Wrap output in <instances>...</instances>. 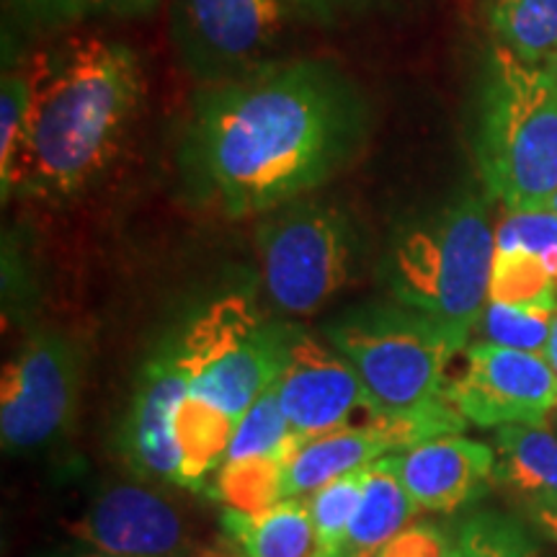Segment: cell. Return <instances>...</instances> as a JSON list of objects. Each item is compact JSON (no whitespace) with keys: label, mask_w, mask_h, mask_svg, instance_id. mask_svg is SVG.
Wrapping results in <instances>:
<instances>
[{"label":"cell","mask_w":557,"mask_h":557,"mask_svg":"<svg viewBox=\"0 0 557 557\" xmlns=\"http://www.w3.org/2000/svg\"><path fill=\"white\" fill-rule=\"evenodd\" d=\"M364 127V103L336 67L269 65L197 96L184 165L230 218L274 212L344 169Z\"/></svg>","instance_id":"6da1fadb"},{"label":"cell","mask_w":557,"mask_h":557,"mask_svg":"<svg viewBox=\"0 0 557 557\" xmlns=\"http://www.w3.org/2000/svg\"><path fill=\"white\" fill-rule=\"evenodd\" d=\"M29 107L9 176L11 194L62 199L86 189L120 150L145 99L143 62L127 45L94 34L70 37L26 65Z\"/></svg>","instance_id":"7a4b0ae2"},{"label":"cell","mask_w":557,"mask_h":557,"mask_svg":"<svg viewBox=\"0 0 557 557\" xmlns=\"http://www.w3.org/2000/svg\"><path fill=\"white\" fill-rule=\"evenodd\" d=\"M493 256L496 233L485 201L465 194L398 227L385 256V282L395 302L426 312L468 344L491 299Z\"/></svg>","instance_id":"3957f363"},{"label":"cell","mask_w":557,"mask_h":557,"mask_svg":"<svg viewBox=\"0 0 557 557\" xmlns=\"http://www.w3.org/2000/svg\"><path fill=\"white\" fill-rule=\"evenodd\" d=\"M478 165L487 191L508 212H540L557 191V83L493 47L480 94Z\"/></svg>","instance_id":"277c9868"},{"label":"cell","mask_w":557,"mask_h":557,"mask_svg":"<svg viewBox=\"0 0 557 557\" xmlns=\"http://www.w3.org/2000/svg\"><path fill=\"white\" fill-rule=\"evenodd\" d=\"M387 416H416L447 403V369L465 341L426 312L400 302H367L323 325Z\"/></svg>","instance_id":"5b68a950"},{"label":"cell","mask_w":557,"mask_h":557,"mask_svg":"<svg viewBox=\"0 0 557 557\" xmlns=\"http://www.w3.org/2000/svg\"><path fill=\"white\" fill-rule=\"evenodd\" d=\"M297 325L276 323L248 292H230L201 308L176 336L189 395L240 416L282 377Z\"/></svg>","instance_id":"8992f818"},{"label":"cell","mask_w":557,"mask_h":557,"mask_svg":"<svg viewBox=\"0 0 557 557\" xmlns=\"http://www.w3.org/2000/svg\"><path fill=\"white\" fill-rule=\"evenodd\" d=\"M256 240L263 289L282 312L310 315L357 276L359 235L338 207L320 201L278 207Z\"/></svg>","instance_id":"52a82bcc"},{"label":"cell","mask_w":557,"mask_h":557,"mask_svg":"<svg viewBox=\"0 0 557 557\" xmlns=\"http://www.w3.org/2000/svg\"><path fill=\"white\" fill-rule=\"evenodd\" d=\"M81 389V351L54 331L26 338L3 367L0 438L5 455H34L70 429Z\"/></svg>","instance_id":"ba28073f"},{"label":"cell","mask_w":557,"mask_h":557,"mask_svg":"<svg viewBox=\"0 0 557 557\" xmlns=\"http://www.w3.org/2000/svg\"><path fill=\"white\" fill-rule=\"evenodd\" d=\"M451 408L475 426H542L557 408V372L542 354L498 344L465 348V369L444 389Z\"/></svg>","instance_id":"9c48e42d"},{"label":"cell","mask_w":557,"mask_h":557,"mask_svg":"<svg viewBox=\"0 0 557 557\" xmlns=\"http://www.w3.org/2000/svg\"><path fill=\"white\" fill-rule=\"evenodd\" d=\"M276 385L292 434L299 438L372 426L385 416L351 361L302 329L292 336L287 364Z\"/></svg>","instance_id":"30bf717a"},{"label":"cell","mask_w":557,"mask_h":557,"mask_svg":"<svg viewBox=\"0 0 557 557\" xmlns=\"http://www.w3.org/2000/svg\"><path fill=\"white\" fill-rule=\"evenodd\" d=\"M70 532L96 553L120 557H181L189 534L169 500L143 485H109L83 508Z\"/></svg>","instance_id":"8fae6325"},{"label":"cell","mask_w":557,"mask_h":557,"mask_svg":"<svg viewBox=\"0 0 557 557\" xmlns=\"http://www.w3.org/2000/svg\"><path fill=\"white\" fill-rule=\"evenodd\" d=\"M186 393L189 377L173 338L139 372L122 426V455L139 475L181 485V459L173 426Z\"/></svg>","instance_id":"7c38bea8"},{"label":"cell","mask_w":557,"mask_h":557,"mask_svg":"<svg viewBox=\"0 0 557 557\" xmlns=\"http://www.w3.org/2000/svg\"><path fill=\"white\" fill-rule=\"evenodd\" d=\"M282 18L278 0H178L181 50L201 73H230L271 47Z\"/></svg>","instance_id":"4fadbf2b"},{"label":"cell","mask_w":557,"mask_h":557,"mask_svg":"<svg viewBox=\"0 0 557 557\" xmlns=\"http://www.w3.org/2000/svg\"><path fill=\"white\" fill-rule=\"evenodd\" d=\"M398 465L418 511H459L483 498L496 480V451L457 434L400 451Z\"/></svg>","instance_id":"5bb4252c"},{"label":"cell","mask_w":557,"mask_h":557,"mask_svg":"<svg viewBox=\"0 0 557 557\" xmlns=\"http://www.w3.org/2000/svg\"><path fill=\"white\" fill-rule=\"evenodd\" d=\"M400 451L389 429L387 413L372 426L338 429L331 434L305 438L287 470V498H305L331 480L367 468L380 457Z\"/></svg>","instance_id":"9a60e30c"},{"label":"cell","mask_w":557,"mask_h":557,"mask_svg":"<svg viewBox=\"0 0 557 557\" xmlns=\"http://www.w3.org/2000/svg\"><path fill=\"white\" fill-rule=\"evenodd\" d=\"M418 506L400 478L398 455H385L367 468L359 508L348 524L336 557H377L413 519Z\"/></svg>","instance_id":"2e32d148"},{"label":"cell","mask_w":557,"mask_h":557,"mask_svg":"<svg viewBox=\"0 0 557 557\" xmlns=\"http://www.w3.org/2000/svg\"><path fill=\"white\" fill-rule=\"evenodd\" d=\"M220 524L240 557H318V534L305 498H287L259 513L222 508Z\"/></svg>","instance_id":"e0dca14e"},{"label":"cell","mask_w":557,"mask_h":557,"mask_svg":"<svg viewBox=\"0 0 557 557\" xmlns=\"http://www.w3.org/2000/svg\"><path fill=\"white\" fill-rule=\"evenodd\" d=\"M302 442L305 438L289 434L284 447L274 455L222 462L220 470L212 475V485L207 487V493H212V498L220 500L225 508L246 513H259L282 504V500H287L289 462L295 459Z\"/></svg>","instance_id":"ac0fdd59"},{"label":"cell","mask_w":557,"mask_h":557,"mask_svg":"<svg viewBox=\"0 0 557 557\" xmlns=\"http://www.w3.org/2000/svg\"><path fill=\"white\" fill-rule=\"evenodd\" d=\"M176 449L181 459V487L207 491V480L225 462L235 421L186 393L176 410Z\"/></svg>","instance_id":"d6986e66"},{"label":"cell","mask_w":557,"mask_h":557,"mask_svg":"<svg viewBox=\"0 0 557 557\" xmlns=\"http://www.w3.org/2000/svg\"><path fill=\"white\" fill-rule=\"evenodd\" d=\"M496 480L524 498H557V438L537 426H500Z\"/></svg>","instance_id":"ffe728a7"},{"label":"cell","mask_w":557,"mask_h":557,"mask_svg":"<svg viewBox=\"0 0 557 557\" xmlns=\"http://www.w3.org/2000/svg\"><path fill=\"white\" fill-rule=\"evenodd\" d=\"M485 16L498 45L529 65L557 52V0H485Z\"/></svg>","instance_id":"44dd1931"},{"label":"cell","mask_w":557,"mask_h":557,"mask_svg":"<svg viewBox=\"0 0 557 557\" xmlns=\"http://www.w3.org/2000/svg\"><path fill=\"white\" fill-rule=\"evenodd\" d=\"M557 315V299L532 305H498L491 302L483 312V331L491 344L519 348L545 357V348Z\"/></svg>","instance_id":"7402d4cb"},{"label":"cell","mask_w":557,"mask_h":557,"mask_svg":"<svg viewBox=\"0 0 557 557\" xmlns=\"http://www.w3.org/2000/svg\"><path fill=\"white\" fill-rule=\"evenodd\" d=\"M367 468L331 480L329 485L312 493V498L308 500L312 524H315L318 534V557H336L346 529L359 508L361 493H364Z\"/></svg>","instance_id":"603a6c76"},{"label":"cell","mask_w":557,"mask_h":557,"mask_svg":"<svg viewBox=\"0 0 557 557\" xmlns=\"http://www.w3.org/2000/svg\"><path fill=\"white\" fill-rule=\"evenodd\" d=\"M557 299L542 256L527 250H496L491 274V302L532 305Z\"/></svg>","instance_id":"cb8c5ba5"},{"label":"cell","mask_w":557,"mask_h":557,"mask_svg":"<svg viewBox=\"0 0 557 557\" xmlns=\"http://www.w3.org/2000/svg\"><path fill=\"white\" fill-rule=\"evenodd\" d=\"M457 549L462 557H545L519 519L498 511H480L459 527Z\"/></svg>","instance_id":"d4e9b609"},{"label":"cell","mask_w":557,"mask_h":557,"mask_svg":"<svg viewBox=\"0 0 557 557\" xmlns=\"http://www.w3.org/2000/svg\"><path fill=\"white\" fill-rule=\"evenodd\" d=\"M289 434L292 426L287 416H284L282 400H278V385H271L267 393L240 416L233 442H230L227 447L225 462L243 457L274 455V451L284 447Z\"/></svg>","instance_id":"484cf974"},{"label":"cell","mask_w":557,"mask_h":557,"mask_svg":"<svg viewBox=\"0 0 557 557\" xmlns=\"http://www.w3.org/2000/svg\"><path fill=\"white\" fill-rule=\"evenodd\" d=\"M26 107H29V75L26 67L3 75L0 90V178L9 176L24 137Z\"/></svg>","instance_id":"4316f807"},{"label":"cell","mask_w":557,"mask_h":557,"mask_svg":"<svg viewBox=\"0 0 557 557\" xmlns=\"http://www.w3.org/2000/svg\"><path fill=\"white\" fill-rule=\"evenodd\" d=\"M557 246V214L553 209L540 212H511L496 230V250H527L542 256Z\"/></svg>","instance_id":"83f0119b"},{"label":"cell","mask_w":557,"mask_h":557,"mask_svg":"<svg viewBox=\"0 0 557 557\" xmlns=\"http://www.w3.org/2000/svg\"><path fill=\"white\" fill-rule=\"evenodd\" d=\"M457 545H451L438 527L416 524L389 540L377 557H451Z\"/></svg>","instance_id":"f1b7e54d"},{"label":"cell","mask_w":557,"mask_h":557,"mask_svg":"<svg viewBox=\"0 0 557 557\" xmlns=\"http://www.w3.org/2000/svg\"><path fill=\"white\" fill-rule=\"evenodd\" d=\"M32 18L47 26H65L88 13L86 0H16Z\"/></svg>","instance_id":"f546056e"},{"label":"cell","mask_w":557,"mask_h":557,"mask_svg":"<svg viewBox=\"0 0 557 557\" xmlns=\"http://www.w3.org/2000/svg\"><path fill=\"white\" fill-rule=\"evenodd\" d=\"M524 513L549 542L557 545V498H527Z\"/></svg>","instance_id":"4dcf8cb0"},{"label":"cell","mask_w":557,"mask_h":557,"mask_svg":"<svg viewBox=\"0 0 557 557\" xmlns=\"http://www.w3.org/2000/svg\"><path fill=\"white\" fill-rule=\"evenodd\" d=\"M88 11H107L120 13V16H137V13H148L156 9L158 0H86Z\"/></svg>","instance_id":"1f68e13d"},{"label":"cell","mask_w":557,"mask_h":557,"mask_svg":"<svg viewBox=\"0 0 557 557\" xmlns=\"http://www.w3.org/2000/svg\"><path fill=\"white\" fill-rule=\"evenodd\" d=\"M545 359L549 361V367L557 372V315L553 320V331H549V341H547V348H545Z\"/></svg>","instance_id":"d6a6232c"},{"label":"cell","mask_w":557,"mask_h":557,"mask_svg":"<svg viewBox=\"0 0 557 557\" xmlns=\"http://www.w3.org/2000/svg\"><path fill=\"white\" fill-rule=\"evenodd\" d=\"M542 263H545L547 274H549V278H553V284H555V289H557V246L542 253Z\"/></svg>","instance_id":"836d02e7"},{"label":"cell","mask_w":557,"mask_h":557,"mask_svg":"<svg viewBox=\"0 0 557 557\" xmlns=\"http://www.w3.org/2000/svg\"><path fill=\"white\" fill-rule=\"evenodd\" d=\"M52 557H120V555H107V553H88V555H52Z\"/></svg>","instance_id":"e575fe53"},{"label":"cell","mask_w":557,"mask_h":557,"mask_svg":"<svg viewBox=\"0 0 557 557\" xmlns=\"http://www.w3.org/2000/svg\"><path fill=\"white\" fill-rule=\"evenodd\" d=\"M547 70H549V73H553V78H555V83H557V52H555V58L547 62Z\"/></svg>","instance_id":"d590c367"},{"label":"cell","mask_w":557,"mask_h":557,"mask_svg":"<svg viewBox=\"0 0 557 557\" xmlns=\"http://www.w3.org/2000/svg\"><path fill=\"white\" fill-rule=\"evenodd\" d=\"M302 3H310V5H325V3H336V0H302Z\"/></svg>","instance_id":"8d00e7d4"},{"label":"cell","mask_w":557,"mask_h":557,"mask_svg":"<svg viewBox=\"0 0 557 557\" xmlns=\"http://www.w3.org/2000/svg\"><path fill=\"white\" fill-rule=\"evenodd\" d=\"M547 209H553V212L557 214V191H555V197H553V201H549V207Z\"/></svg>","instance_id":"74e56055"},{"label":"cell","mask_w":557,"mask_h":557,"mask_svg":"<svg viewBox=\"0 0 557 557\" xmlns=\"http://www.w3.org/2000/svg\"><path fill=\"white\" fill-rule=\"evenodd\" d=\"M451 557H462V555H459V549H455V555H451Z\"/></svg>","instance_id":"f35d334b"}]
</instances>
